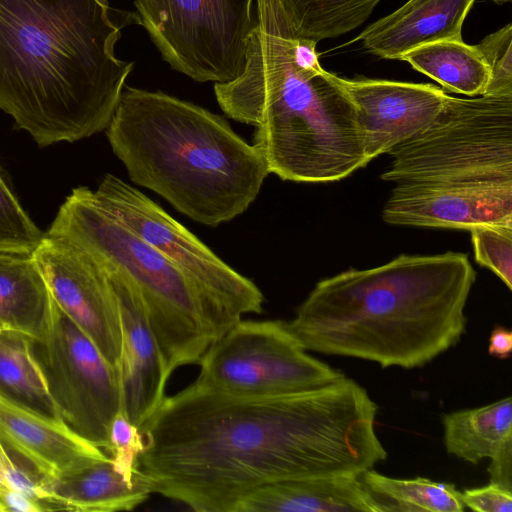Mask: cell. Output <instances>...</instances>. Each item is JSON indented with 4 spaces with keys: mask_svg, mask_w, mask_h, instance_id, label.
Masks as SVG:
<instances>
[{
    "mask_svg": "<svg viewBox=\"0 0 512 512\" xmlns=\"http://www.w3.org/2000/svg\"><path fill=\"white\" fill-rule=\"evenodd\" d=\"M340 82L356 107L369 161L429 126L449 98L432 84L365 78Z\"/></svg>",
    "mask_w": 512,
    "mask_h": 512,
    "instance_id": "13",
    "label": "cell"
},
{
    "mask_svg": "<svg viewBox=\"0 0 512 512\" xmlns=\"http://www.w3.org/2000/svg\"><path fill=\"white\" fill-rule=\"evenodd\" d=\"M378 512L358 476L291 479L260 486L232 512Z\"/></svg>",
    "mask_w": 512,
    "mask_h": 512,
    "instance_id": "20",
    "label": "cell"
},
{
    "mask_svg": "<svg viewBox=\"0 0 512 512\" xmlns=\"http://www.w3.org/2000/svg\"><path fill=\"white\" fill-rule=\"evenodd\" d=\"M115 220L168 259L191 285L211 345L248 313L260 314V289L140 190L107 174L93 191Z\"/></svg>",
    "mask_w": 512,
    "mask_h": 512,
    "instance_id": "8",
    "label": "cell"
},
{
    "mask_svg": "<svg viewBox=\"0 0 512 512\" xmlns=\"http://www.w3.org/2000/svg\"><path fill=\"white\" fill-rule=\"evenodd\" d=\"M476 0H408L366 27L354 41L371 54L401 60L412 49L442 40H463L462 27Z\"/></svg>",
    "mask_w": 512,
    "mask_h": 512,
    "instance_id": "17",
    "label": "cell"
},
{
    "mask_svg": "<svg viewBox=\"0 0 512 512\" xmlns=\"http://www.w3.org/2000/svg\"><path fill=\"white\" fill-rule=\"evenodd\" d=\"M512 351V333L505 327L497 326L493 329L489 338L488 353L491 356L506 359Z\"/></svg>",
    "mask_w": 512,
    "mask_h": 512,
    "instance_id": "32",
    "label": "cell"
},
{
    "mask_svg": "<svg viewBox=\"0 0 512 512\" xmlns=\"http://www.w3.org/2000/svg\"><path fill=\"white\" fill-rule=\"evenodd\" d=\"M444 89L470 97L485 93L490 71L475 45L442 40L419 46L401 59Z\"/></svg>",
    "mask_w": 512,
    "mask_h": 512,
    "instance_id": "23",
    "label": "cell"
},
{
    "mask_svg": "<svg viewBox=\"0 0 512 512\" xmlns=\"http://www.w3.org/2000/svg\"><path fill=\"white\" fill-rule=\"evenodd\" d=\"M33 256L57 305L119 370L121 319L107 274L80 250L45 233Z\"/></svg>",
    "mask_w": 512,
    "mask_h": 512,
    "instance_id": "12",
    "label": "cell"
},
{
    "mask_svg": "<svg viewBox=\"0 0 512 512\" xmlns=\"http://www.w3.org/2000/svg\"><path fill=\"white\" fill-rule=\"evenodd\" d=\"M490 71L483 95L512 94V23L475 45Z\"/></svg>",
    "mask_w": 512,
    "mask_h": 512,
    "instance_id": "28",
    "label": "cell"
},
{
    "mask_svg": "<svg viewBox=\"0 0 512 512\" xmlns=\"http://www.w3.org/2000/svg\"><path fill=\"white\" fill-rule=\"evenodd\" d=\"M0 439L39 477L55 476L89 460L108 456L64 422L47 419L2 398Z\"/></svg>",
    "mask_w": 512,
    "mask_h": 512,
    "instance_id": "16",
    "label": "cell"
},
{
    "mask_svg": "<svg viewBox=\"0 0 512 512\" xmlns=\"http://www.w3.org/2000/svg\"><path fill=\"white\" fill-rule=\"evenodd\" d=\"M496 4H499V5H502V4H505V3H509L511 2L512 0H490Z\"/></svg>",
    "mask_w": 512,
    "mask_h": 512,
    "instance_id": "33",
    "label": "cell"
},
{
    "mask_svg": "<svg viewBox=\"0 0 512 512\" xmlns=\"http://www.w3.org/2000/svg\"><path fill=\"white\" fill-rule=\"evenodd\" d=\"M475 279L467 254H402L319 281L287 326L305 350L422 367L465 332Z\"/></svg>",
    "mask_w": 512,
    "mask_h": 512,
    "instance_id": "4",
    "label": "cell"
},
{
    "mask_svg": "<svg viewBox=\"0 0 512 512\" xmlns=\"http://www.w3.org/2000/svg\"><path fill=\"white\" fill-rule=\"evenodd\" d=\"M144 447L140 428L119 411L110 428L107 451L116 470L129 481L139 473L138 462Z\"/></svg>",
    "mask_w": 512,
    "mask_h": 512,
    "instance_id": "29",
    "label": "cell"
},
{
    "mask_svg": "<svg viewBox=\"0 0 512 512\" xmlns=\"http://www.w3.org/2000/svg\"><path fill=\"white\" fill-rule=\"evenodd\" d=\"M464 506L478 512H511L512 490L491 482L490 484L460 492Z\"/></svg>",
    "mask_w": 512,
    "mask_h": 512,
    "instance_id": "30",
    "label": "cell"
},
{
    "mask_svg": "<svg viewBox=\"0 0 512 512\" xmlns=\"http://www.w3.org/2000/svg\"><path fill=\"white\" fill-rule=\"evenodd\" d=\"M256 16L243 72L214 85L223 112L256 127L253 145L282 180L334 182L366 166L356 107L317 42L298 35L284 0H256Z\"/></svg>",
    "mask_w": 512,
    "mask_h": 512,
    "instance_id": "3",
    "label": "cell"
},
{
    "mask_svg": "<svg viewBox=\"0 0 512 512\" xmlns=\"http://www.w3.org/2000/svg\"><path fill=\"white\" fill-rule=\"evenodd\" d=\"M358 478L378 512H462L465 508L453 484L422 477L397 479L371 469Z\"/></svg>",
    "mask_w": 512,
    "mask_h": 512,
    "instance_id": "24",
    "label": "cell"
},
{
    "mask_svg": "<svg viewBox=\"0 0 512 512\" xmlns=\"http://www.w3.org/2000/svg\"><path fill=\"white\" fill-rule=\"evenodd\" d=\"M306 351L287 322L241 320L208 348L196 381L230 395L272 396L345 377Z\"/></svg>",
    "mask_w": 512,
    "mask_h": 512,
    "instance_id": "10",
    "label": "cell"
},
{
    "mask_svg": "<svg viewBox=\"0 0 512 512\" xmlns=\"http://www.w3.org/2000/svg\"><path fill=\"white\" fill-rule=\"evenodd\" d=\"M55 510L82 512L131 511L152 493L149 480L139 471L133 481L114 467L109 456L93 459L55 476L40 477Z\"/></svg>",
    "mask_w": 512,
    "mask_h": 512,
    "instance_id": "18",
    "label": "cell"
},
{
    "mask_svg": "<svg viewBox=\"0 0 512 512\" xmlns=\"http://www.w3.org/2000/svg\"><path fill=\"white\" fill-rule=\"evenodd\" d=\"M5 484L4 482V479H3V476H2V472H1V469H0V486Z\"/></svg>",
    "mask_w": 512,
    "mask_h": 512,
    "instance_id": "34",
    "label": "cell"
},
{
    "mask_svg": "<svg viewBox=\"0 0 512 512\" xmlns=\"http://www.w3.org/2000/svg\"><path fill=\"white\" fill-rule=\"evenodd\" d=\"M45 234L131 283L169 376L181 366L199 365L211 342L191 285L168 259L106 212L92 190L74 188Z\"/></svg>",
    "mask_w": 512,
    "mask_h": 512,
    "instance_id": "6",
    "label": "cell"
},
{
    "mask_svg": "<svg viewBox=\"0 0 512 512\" xmlns=\"http://www.w3.org/2000/svg\"><path fill=\"white\" fill-rule=\"evenodd\" d=\"M477 263L512 289V225L485 224L469 230Z\"/></svg>",
    "mask_w": 512,
    "mask_h": 512,
    "instance_id": "27",
    "label": "cell"
},
{
    "mask_svg": "<svg viewBox=\"0 0 512 512\" xmlns=\"http://www.w3.org/2000/svg\"><path fill=\"white\" fill-rule=\"evenodd\" d=\"M384 181L512 185V94L449 96L436 119L388 152Z\"/></svg>",
    "mask_w": 512,
    "mask_h": 512,
    "instance_id": "7",
    "label": "cell"
},
{
    "mask_svg": "<svg viewBox=\"0 0 512 512\" xmlns=\"http://www.w3.org/2000/svg\"><path fill=\"white\" fill-rule=\"evenodd\" d=\"M377 410L346 376L272 396L230 395L195 380L140 427L138 470L152 493L197 512H232L265 484L358 476L385 460Z\"/></svg>",
    "mask_w": 512,
    "mask_h": 512,
    "instance_id": "1",
    "label": "cell"
},
{
    "mask_svg": "<svg viewBox=\"0 0 512 512\" xmlns=\"http://www.w3.org/2000/svg\"><path fill=\"white\" fill-rule=\"evenodd\" d=\"M446 451L472 464L490 458L491 482L512 490L511 397L442 417Z\"/></svg>",
    "mask_w": 512,
    "mask_h": 512,
    "instance_id": "19",
    "label": "cell"
},
{
    "mask_svg": "<svg viewBox=\"0 0 512 512\" xmlns=\"http://www.w3.org/2000/svg\"><path fill=\"white\" fill-rule=\"evenodd\" d=\"M34 348L30 335L0 329V398L47 419L64 422Z\"/></svg>",
    "mask_w": 512,
    "mask_h": 512,
    "instance_id": "22",
    "label": "cell"
},
{
    "mask_svg": "<svg viewBox=\"0 0 512 512\" xmlns=\"http://www.w3.org/2000/svg\"><path fill=\"white\" fill-rule=\"evenodd\" d=\"M106 131L133 183L207 226L245 212L270 173L223 117L161 91L126 85Z\"/></svg>",
    "mask_w": 512,
    "mask_h": 512,
    "instance_id": "5",
    "label": "cell"
},
{
    "mask_svg": "<svg viewBox=\"0 0 512 512\" xmlns=\"http://www.w3.org/2000/svg\"><path fill=\"white\" fill-rule=\"evenodd\" d=\"M107 0H0V109L40 147L106 129L133 62Z\"/></svg>",
    "mask_w": 512,
    "mask_h": 512,
    "instance_id": "2",
    "label": "cell"
},
{
    "mask_svg": "<svg viewBox=\"0 0 512 512\" xmlns=\"http://www.w3.org/2000/svg\"><path fill=\"white\" fill-rule=\"evenodd\" d=\"M106 274L116 295L121 319L122 411L140 428L162 404L170 376L136 290L123 276Z\"/></svg>",
    "mask_w": 512,
    "mask_h": 512,
    "instance_id": "15",
    "label": "cell"
},
{
    "mask_svg": "<svg viewBox=\"0 0 512 512\" xmlns=\"http://www.w3.org/2000/svg\"><path fill=\"white\" fill-rule=\"evenodd\" d=\"M0 511L44 512L45 509L37 501L3 484L0 486Z\"/></svg>",
    "mask_w": 512,
    "mask_h": 512,
    "instance_id": "31",
    "label": "cell"
},
{
    "mask_svg": "<svg viewBox=\"0 0 512 512\" xmlns=\"http://www.w3.org/2000/svg\"><path fill=\"white\" fill-rule=\"evenodd\" d=\"M35 345L64 423L91 444L107 450L112 422L122 410L119 370L107 362L54 299Z\"/></svg>",
    "mask_w": 512,
    "mask_h": 512,
    "instance_id": "11",
    "label": "cell"
},
{
    "mask_svg": "<svg viewBox=\"0 0 512 512\" xmlns=\"http://www.w3.org/2000/svg\"><path fill=\"white\" fill-rule=\"evenodd\" d=\"M52 301L33 253L0 251V329L17 330L39 340Z\"/></svg>",
    "mask_w": 512,
    "mask_h": 512,
    "instance_id": "21",
    "label": "cell"
},
{
    "mask_svg": "<svg viewBox=\"0 0 512 512\" xmlns=\"http://www.w3.org/2000/svg\"><path fill=\"white\" fill-rule=\"evenodd\" d=\"M383 220L468 231L485 224L512 225V185L395 184Z\"/></svg>",
    "mask_w": 512,
    "mask_h": 512,
    "instance_id": "14",
    "label": "cell"
},
{
    "mask_svg": "<svg viewBox=\"0 0 512 512\" xmlns=\"http://www.w3.org/2000/svg\"><path fill=\"white\" fill-rule=\"evenodd\" d=\"M381 0H284L298 35L319 42L361 26Z\"/></svg>",
    "mask_w": 512,
    "mask_h": 512,
    "instance_id": "25",
    "label": "cell"
},
{
    "mask_svg": "<svg viewBox=\"0 0 512 512\" xmlns=\"http://www.w3.org/2000/svg\"><path fill=\"white\" fill-rule=\"evenodd\" d=\"M43 236L0 172V251L33 253Z\"/></svg>",
    "mask_w": 512,
    "mask_h": 512,
    "instance_id": "26",
    "label": "cell"
},
{
    "mask_svg": "<svg viewBox=\"0 0 512 512\" xmlns=\"http://www.w3.org/2000/svg\"><path fill=\"white\" fill-rule=\"evenodd\" d=\"M138 24L170 67L197 82L226 83L244 70L255 0H134Z\"/></svg>",
    "mask_w": 512,
    "mask_h": 512,
    "instance_id": "9",
    "label": "cell"
}]
</instances>
